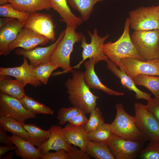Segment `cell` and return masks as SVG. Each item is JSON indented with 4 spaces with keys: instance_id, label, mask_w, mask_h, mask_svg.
Segmentation results:
<instances>
[{
    "instance_id": "ee69618b",
    "label": "cell",
    "mask_w": 159,
    "mask_h": 159,
    "mask_svg": "<svg viewBox=\"0 0 159 159\" xmlns=\"http://www.w3.org/2000/svg\"><path fill=\"white\" fill-rule=\"evenodd\" d=\"M8 3V0H0V5H2Z\"/></svg>"
},
{
    "instance_id": "7c38bea8",
    "label": "cell",
    "mask_w": 159,
    "mask_h": 159,
    "mask_svg": "<svg viewBox=\"0 0 159 159\" xmlns=\"http://www.w3.org/2000/svg\"><path fill=\"white\" fill-rule=\"evenodd\" d=\"M24 27L45 37L52 42L55 40V26L52 16L49 14L37 12L30 14Z\"/></svg>"
},
{
    "instance_id": "7a4b0ae2",
    "label": "cell",
    "mask_w": 159,
    "mask_h": 159,
    "mask_svg": "<svg viewBox=\"0 0 159 159\" xmlns=\"http://www.w3.org/2000/svg\"><path fill=\"white\" fill-rule=\"evenodd\" d=\"M130 24L128 18L125 22L123 32L120 37L114 42H109L104 44L103 50L109 59L119 68L122 59L126 57L145 61L137 52L131 39L130 34Z\"/></svg>"
},
{
    "instance_id": "b9f144b4",
    "label": "cell",
    "mask_w": 159,
    "mask_h": 159,
    "mask_svg": "<svg viewBox=\"0 0 159 159\" xmlns=\"http://www.w3.org/2000/svg\"><path fill=\"white\" fill-rule=\"evenodd\" d=\"M16 146L14 145L1 146H0V158H2L5 154L7 152L15 150Z\"/></svg>"
},
{
    "instance_id": "60d3db41",
    "label": "cell",
    "mask_w": 159,
    "mask_h": 159,
    "mask_svg": "<svg viewBox=\"0 0 159 159\" xmlns=\"http://www.w3.org/2000/svg\"><path fill=\"white\" fill-rule=\"evenodd\" d=\"M0 143L5 145H11L13 144L5 131L0 129Z\"/></svg>"
},
{
    "instance_id": "4fadbf2b",
    "label": "cell",
    "mask_w": 159,
    "mask_h": 159,
    "mask_svg": "<svg viewBox=\"0 0 159 159\" xmlns=\"http://www.w3.org/2000/svg\"><path fill=\"white\" fill-rule=\"evenodd\" d=\"M66 29L59 34V37L53 44L46 47H37L31 50L18 49L15 50L18 55L26 57L30 61V64L33 67L49 61V58L55 50L60 41L64 36Z\"/></svg>"
},
{
    "instance_id": "5b68a950",
    "label": "cell",
    "mask_w": 159,
    "mask_h": 159,
    "mask_svg": "<svg viewBox=\"0 0 159 159\" xmlns=\"http://www.w3.org/2000/svg\"><path fill=\"white\" fill-rule=\"evenodd\" d=\"M139 53L146 60L159 58V30L135 31L131 36Z\"/></svg>"
},
{
    "instance_id": "9c48e42d",
    "label": "cell",
    "mask_w": 159,
    "mask_h": 159,
    "mask_svg": "<svg viewBox=\"0 0 159 159\" xmlns=\"http://www.w3.org/2000/svg\"><path fill=\"white\" fill-rule=\"evenodd\" d=\"M144 143L126 140L113 134L107 144L115 159H133L143 149Z\"/></svg>"
},
{
    "instance_id": "ab89813d",
    "label": "cell",
    "mask_w": 159,
    "mask_h": 159,
    "mask_svg": "<svg viewBox=\"0 0 159 159\" xmlns=\"http://www.w3.org/2000/svg\"><path fill=\"white\" fill-rule=\"evenodd\" d=\"M88 120L85 114L81 110L78 114L70 119L68 122L72 125L79 126L85 125Z\"/></svg>"
},
{
    "instance_id": "74e56055",
    "label": "cell",
    "mask_w": 159,
    "mask_h": 159,
    "mask_svg": "<svg viewBox=\"0 0 159 159\" xmlns=\"http://www.w3.org/2000/svg\"><path fill=\"white\" fill-rule=\"evenodd\" d=\"M68 159H90L91 157L85 152L80 149L77 148L76 146H73L68 153Z\"/></svg>"
},
{
    "instance_id": "4dcf8cb0",
    "label": "cell",
    "mask_w": 159,
    "mask_h": 159,
    "mask_svg": "<svg viewBox=\"0 0 159 159\" xmlns=\"http://www.w3.org/2000/svg\"><path fill=\"white\" fill-rule=\"evenodd\" d=\"M113 134L110 125L105 123L97 129L88 132L87 137L90 140L107 143Z\"/></svg>"
},
{
    "instance_id": "3957f363",
    "label": "cell",
    "mask_w": 159,
    "mask_h": 159,
    "mask_svg": "<svg viewBox=\"0 0 159 159\" xmlns=\"http://www.w3.org/2000/svg\"><path fill=\"white\" fill-rule=\"evenodd\" d=\"M76 28L67 26L65 34L58 43L50 56L49 61L63 70L62 73L71 72L72 70L70 65V57L74 44L81 42L83 37L82 33L77 32Z\"/></svg>"
},
{
    "instance_id": "d6a6232c",
    "label": "cell",
    "mask_w": 159,
    "mask_h": 159,
    "mask_svg": "<svg viewBox=\"0 0 159 159\" xmlns=\"http://www.w3.org/2000/svg\"><path fill=\"white\" fill-rule=\"evenodd\" d=\"M104 123L102 114L100 108L96 106L90 113L89 119L84 125V128L88 133L97 129Z\"/></svg>"
},
{
    "instance_id": "836d02e7",
    "label": "cell",
    "mask_w": 159,
    "mask_h": 159,
    "mask_svg": "<svg viewBox=\"0 0 159 159\" xmlns=\"http://www.w3.org/2000/svg\"><path fill=\"white\" fill-rule=\"evenodd\" d=\"M30 14L29 13L16 9L9 3L0 6V16L1 17L14 18L25 22Z\"/></svg>"
},
{
    "instance_id": "bcb514c9",
    "label": "cell",
    "mask_w": 159,
    "mask_h": 159,
    "mask_svg": "<svg viewBox=\"0 0 159 159\" xmlns=\"http://www.w3.org/2000/svg\"><path fill=\"white\" fill-rule=\"evenodd\" d=\"M158 7L159 9V5H158Z\"/></svg>"
},
{
    "instance_id": "ba28073f",
    "label": "cell",
    "mask_w": 159,
    "mask_h": 159,
    "mask_svg": "<svg viewBox=\"0 0 159 159\" xmlns=\"http://www.w3.org/2000/svg\"><path fill=\"white\" fill-rule=\"evenodd\" d=\"M87 32L91 39L89 43L87 42L86 38L83 36L81 41V47L83 48L82 52V60L76 65L73 67L74 68H80L81 65L88 58L92 59L95 64L101 61H106L109 59L108 57L105 54L103 50L104 42L109 37L108 34L101 37L98 34L97 30L95 28L92 33L89 31Z\"/></svg>"
},
{
    "instance_id": "d590c367",
    "label": "cell",
    "mask_w": 159,
    "mask_h": 159,
    "mask_svg": "<svg viewBox=\"0 0 159 159\" xmlns=\"http://www.w3.org/2000/svg\"><path fill=\"white\" fill-rule=\"evenodd\" d=\"M81 110L79 108L74 106L69 108L62 107L60 108L57 116L59 124L64 125Z\"/></svg>"
},
{
    "instance_id": "d4e9b609",
    "label": "cell",
    "mask_w": 159,
    "mask_h": 159,
    "mask_svg": "<svg viewBox=\"0 0 159 159\" xmlns=\"http://www.w3.org/2000/svg\"><path fill=\"white\" fill-rule=\"evenodd\" d=\"M22 124L29 135L27 140L37 148L45 143L50 136L51 132L49 129L43 130L34 124Z\"/></svg>"
},
{
    "instance_id": "6da1fadb",
    "label": "cell",
    "mask_w": 159,
    "mask_h": 159,
    "mask_svg": "<svg viewBox=\"0 0 159 159\" xmlns=\"http://www.w3.org/2000/svg\"><path fill=\"white\" fill-rule=\"evenodd\" d=\"M71 73L72 78H69L65 84L69 101L85 115L90 114L96 106L97 100L100 97L94 95L85 84L83 72L72 70Z\"/></svg>"
},
{
    "instance_id": "ac0fdd59",
    "label": "cell",
    "mask_w": 159,
    "mask_h": 159,
    "mask_svg": "<svg viewBox=\"0 0 159 159\" xmlns=\"http://www.w3.org/2000/svg\"><path fill=\"white\" fill-rule=\"evenodd\" d=\"M49 129L51 132L48 139L39 148L43 154H46L52 150L56 151L60 149L64 150L69 152L72 147V145L66 142L61 126L53 125Z\"/></svg>"
},
{
    "instance_id": "cb8c5ba5",
    "label": "cell",
    "mask_w": 159,
    "mask_h": 159,
    "mask_svg": "<svg viewBox=\"0 0 159 159\" xmlns=\"http://www.w3.org/2000/svg\"><path fill=\"white\" fill-rule=\"evenodd\" d=\"M16 9L31 14L51 7L48 0H8Z\"/></svg>"
},
{
    "instance_id": "4316f807",
    "label": "cell",
    "mask_w": 159,
    "mask_h": 159,
    "mask_svg": "<svg viewBox=\"0 0 159 159\" xmlns=\"http://www.w3.org/2000/svg\"><path fill=\"white\" fill-rule=\"evenodd\" d=\"M86 152L90 157L96 159H115L106 143L89 140Z\"/></svg>"
},
{
    "instance_id": "e575fe53",
    "label": "cell",
    "mask_w": 159,
    "mask_h": 159,
    "mask_svg": "<svg viewBox=\"0 0 159 159\" xmlns=\"http://www.w3.org/2000/svg\"><path fill=\"white\" fill-rule=\"evenodd\" d=\"M139 154L143 159H159V142L150 141Z\"/></svg>"
},
{
    "instance_id": "8d00e7d4",
    "label": "cell",
    "mask_w": 159,
    "mask_h": 159,
    "mask_svg": "<svg viewBox=\"0 0 159 159\" xmlns=\"http://www.w3.org/2000/svg\"><path fill=\"white\" fill-rule=\"evenodd\" d=\"M146 108L155 116L159 122V98H152L148 101Z\"/></svg>"
},
{
    "instance_id": "7dc6e473",
    "label": "cell",
    "mask_w": 159,
    "mask_h": 159,
    "mask_svg": "<svg viewBox=\"0 0 159 159\" xmlns=\"http://www.w3.org/2000/svg\"></svg>"
},
{
    "instance_id": "f35d334b",
    "label": "cell",
    "mask_w": 159,
    "mask_h": 159,
    "mask_svg": "<svg viewBox=\"0 0 159 159\" xmlns=\"http://www.w3.org/2000/svg\"><path fill=\"white\" fill-rule=\"evenodd\" d=\"M41 159H68L67 153L63 149L57 150L55 152H49L43 154Z\"/></svg>"
},
{
    "instance_id": "f6af8a7d",
    "label": "cell",
    "mask_w": 159,
    "mask_h": 159,
    "mask_svg": "<svg viewBox=\"0 0 159 159\" xmlns=\"http://www.w3.org/2000/svg\"><path fill=\"white\" fill-rule=\"evenodd\" d=\"M13 153L11 152L8 154L6 156V157H5V158L6 159H10L13 156Z\"/></svg>"
},
{
    "instance_id": "7bdbcfd3",
    "label": "cell",
    "mask_w": 159,
    "mask_h": 159,
    "mask_svg": "<svg viewBox=\"0 0 159 159\" xmlns=\"http://www.w3.org/2000/svg\"><path fill=\"white\" fill-rule=\"evenodd\" d=\"M4 17V18H1L0 19V28L4 25L12 20L13 19H15L10 18Z\"/></svg>"
},
{
    "instance_id": "277c9868",
    "label": "cell",
    "mask_w": 159,
    "mask_h": 159,
    "mask_svg": "<svg viewBox=\"0 0 159 159\" xmlns=\"http://www.w3.org/2000/svg\"><path fill=\"white\" fill-rule=\"evenodd\" d=\"M116 114L113 122L110 124L114 134L124 139L145 142L149 139L137 128L134 117L128 114L121 103L115 105Z\"/></svg>"
},
{
    "instance_id": "9a60e30c",
    "label": "cell",
    "mask_w": 159,
    "mask_h": 159,
    "mask_svg": "<svg viewBox=\"0 0 159 159\" xmlns=\"http://www.w3.org/2000/svg\"><path fill=\"white\" fill-rule=\"evenodd\" d=\"M49 41L45 37L23 27L15 39L9 45V52L10 53L17 47H21L25 50L32 49L38 45H45Z\"/></svg>"
},
{
    "instance_id": "44dd1931",
    "label": "cell",
    "mask_w": 159,
    "mask_h": 159,
    "mask_svg": "<svg viewBox=\"0 0 159 159\" xmlns=\"http://www.w3.org/2000/svg\"><path fill=\"white\" fill-rule=\"evenodd\" d=\"M9 137L16 147L15 150L16 155L23 159L41 158L43 155L41 150L35 148L27 140L14 135Z\"/></svg>"
},
{
    "instance_id": "f546056e",
    "label": "cell",
    "mask_w": 159,
    "mask_h": 159,
    "mask_svg": "<svg viewBox=\"0 0 159 159\" xmlns=\"http://www.w3.org/2000/svg\"><path fill=\"white\" fill-rule=\"evenodd\" d=\"M19 100L26 109L35 114L54 113V111L51 108L26 95Z\"/></svg>"
},
{
    "instance_id": "d6986e66",
    "label": "cell",
    "mask_w": 159,
    "mask_h": 159,
    "mask_svg": "<svg viewBox=\"0 0 159 159\" xmlns=\"http://www.w3.org/2000/svg\"><path fill=\"white\" fill-rule=\"evenodd\" d=\"M106 62L107 69L120 80L121 83L124 88L135 92L136 99H143L148 101L152 98V94L143 92L139 89L132 79L124 71L118 68L115 63L109 59Z\"/></svg>"
},
{
    "instance_id": "52a82bcc",
    "label": "cell",
    "mask_w": 159,
    "mask_h": 159,
    "mask_svg": "<svg viewBox=\"0 0 159 159\" xmlns=\"http://www.w3.org/2000/svg\"><path fill=\"white\" fill-rule=\"evenodd\" d=\"M136 125L150 141L159 142V122L146 105L137 102L134 105Z\"/></svg>"
},
{
    "instance_id": "2e32d148",
    "label": "cell",
    "mask_w": 159,
    "mask_h": 159,
    "mask_svg": "<svg viewBox=\"0 0 159 159\" xmlns=\"http://www.w3.org/2000/svg\"><path fill=\"white\" fill-rule=\"evenodd\" d=\"M24 23L13 19L0 28V55L6 56L10 54L9 46L16 38L19 32L24 27Z\"/></svg>"
},
{
    "instance_id": "5bb4252c",
    "label": "cell",
    "mask_w": 159,
    "mask_h": 159,
    "mask_svg": "<svg viewBox=\"0 0 159 159\" xmlns=\"http://www.w3.org/2000/svg\"><path fill=\"white\" fill-rule=\"evenodd\" d=\"M23 62L20 66L13 67H0V75H7L14 77L25 86L30 84L35 87L41 86L42 83L34 76L33 67L29 64L27 58L23 57Z\"/></svg>"
},
{
    "instance_id": "1f68e13d",
    "label": "cell",
    "mask_w": 159,
    "mask_h": 159,
    "mask_svg": "<svg viewBox=\"0 0 159 159\" xmlns=\"http://www.w3.org/2000/svg\"><path fill=\"white\" fill-rule=\"evenodd\" d=\"M57 68L58 67L49 61L33 67L32 71L36 77L46 85L52 72Z\"/></svg>"
},
{
    "instance_id": "83f0119b",
    "label": "cell",
    "mask_w": 159,
    "mask_h": 159,
    "mask_svg": "<svg viewBox=\"0 0 159 159\" xmlns=\"http://www.w3.org/2000/svg\"><path fill=\"white\" fill-rule=\"evenodd\" d=\"M105 0H66L69 5L80 14L83 21H87L92 13L94 6Z\"/></svg>"
},
{
    "instance_id": "8fae6325",
    "label": "cell",
    "mask_w": 159,
    "mask_h": 159,
    "mask_svg": "<svg viewBox=\"0 0 159 159\" xmlns=\"http://www.w3.org/2000/svg\"><path fill=\"white\" fill-rule=\"evenodd\" d=\"M0 116L8 117L25 124L27 119L34 118L35 114L27 110L19 100L0 93Z\"/></svg>"
},
{
    "instance_id": "f1b7e54d",
    "label": "cell",
    "mask_w": 159,
    "mask_h": 159,
    "mask_svg": "<svg viewBox=\"0 0 159 159\" xmlns=\"http://www.w3.org/2000/svg\"><path fill=\"white\" fill-rule=\"evenodd\" d=\"M132 79L136 85L145 87L155 97L159 98V76L139 74Z\"/></svg>"
},
{
    "instance_id": "30bf717a",
    "label": "cell",
    "mask_w": 159,
    "mask_h": 159,
    "mask_svg": "<svg viewBox=\"0 0 159 159\" xmlns=\"http://www.w3.org/2000/svg\"><path fill=\"white\" fill-rule=\"evenodd\" d=\"M121 61L119 68L132 79L139 74L159 76V58L143 61L126 57Z\"/></svg>"
},
{
    "instance_id": "7402d4cb",
    "label": "cell",
    "mask_w": 159,
    "mask_h": 159,
    "mask_svg": "<svg viewBox=\"0 0 159 159\" xmlns=\"http://www.w3.org/2000/svg\"><path fill=\"white\" fill-rule=\"evenodd\" d=\"M51 8L58 13L61 18L60 20L65 23L67 26L77 27L83 21L80 17L75 16L71 11L66 0H48Z\"/></svg>"
},
{
    "instance_id": "8992f818",
    "label": "cell",
    "mask_w": 159,
    "mask_h": 159,
    "mask_svg": "<svg viewBox=\"0 0 159 159\" xmlns=\"http://www.w3.org/2000/svg\"><path fill=\"white\" fill-rule=\"evenodd\" d=\"M130 27L135 31L159 30L158 6H141L129 12Z\"/></svg>"
},
{
    "instance_id": "ffe728a7",
    "label": "cell",
    "mask_w": 159,
    "mask_h": 159,
    "mask_svg": "<svg viewBox=\"0 0 159 159\" xmlns=\"http://www.w3.org/2000/svg\"><path fill=\"white\" fill-rule=\"evenodd\" d=\"M62 130L65 140L67 143L77 146L86 152L89 140L84 125L74 126L69 123L62 128Z\"/></svg>"
},
{
    "instance_id": "484cf974",
    "label": "cell",
    "mask_w": 159,
    "mask_h": 159,
    "mask_svg": "<svg viewBox=\"0 0 159 159\" xmlns=\"http://www.w3.org/2000/svg\"><path fill=\"white\" fill-rule=\"evenodd\" d=\"M0 128L4 131H8L12 135L18 136L27 140L28 133L22 124L16 120L5 116L0 117Z\"/></svg>"
},
{
    "instance_id": "e0dca14e",
    "label": "cell",
    "mask_w": 159,
    "mask_h": 159,
    "mask_svg": "<svg viewBox=\"0 0 159 159\" xmlns=\"http://www.w3.org/2000/svg\"><path fill=\"white\" fill-rule=\"evenodd\" d=\"M95 61L90 59L84 62L85 71L84 72L83 78L86 85L90 88L101 90L110 95L123 96L124 93L111 89L102 84L97 77L95 71Z\"/></svg>"
},
{
    "instance_id": "603a6c76",
    "label": "cell",
    "mask_w": 159,
    "mask_h": 159,
    "mask_svg": "<svg viewBox=\"0 0 159 159\" xmlns=\"http://www.w3.org/2000/svg\"><path fill=\"white\" fill-rule=\"evenodd\" d=\"M24 87L16 79L13 80L8 76L0 75L1 92L20 100L25 95Z\"/></svg>"
}]
</instances>
